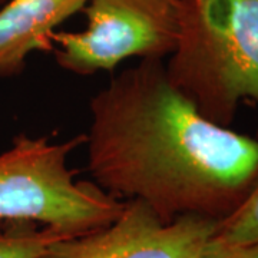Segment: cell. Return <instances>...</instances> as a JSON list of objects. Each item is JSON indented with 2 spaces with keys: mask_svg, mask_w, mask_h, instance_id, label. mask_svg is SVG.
<instances>
[{
  "mask_svg": "<svg viewBox=\"0 0 258 258\" xmlns=\"http://www.w3.org/2000/svg\"><path fill=\"white\" fill-rule=\"evenodd\" d=\"M88 169L103 191L139 200L169 222L221 221L258 184V141L203 116L166 76L141 60L93 95Z\"/></svg>",
  "mask_w": 258,
  "mask_h": 258,
  "instance_id": "obj_1",
  "label": "cell"
},
{
  "mask_svg": "<svg viewBox=\"0 0 258 258\" xmlns=\"http://www.w3.org/2000/svg\"><path fill=\"white\" fill-rule=\"evenodd\" d=\"M166 76L198 112L230 126L258 105V0H182Z\"/></svg>",
  "mask_w": 258,
  "mask_h": 258,
  "instance_id": "obj_2",
  "label": "cell"
},
{
  "mask_svg": "<svg viewBox=\"0 0 258 258\" xmlns=\"http://www.w3.org/2000/svg\"><path fill=\"white\" fill-rule=\"evenodd\" d=\"M85 135L64 142L19 135L0 154V221L35 222L81 235L115 221L125 207L89 181H76L68 158Z\"/></svg>",
  "mask_w": 258,
  "mask_h": 258,
  "instance_id": "obj_3",
  "label": "cell"
},
{
  "mask_svg": "<svg viewBox=\"0 0 258 258\" xmlns=\"http://www.w3.org/2000/svg\"><path fill=\"white\" fill-rule=\"evenodd\" d=\"M182 0H88L82 32L52 35L57 64L79 76L113 71L128 57L164 60L179 35Z\"/></svg>",
  "mask_w": 258,
  "mask_h": 258,
  "instance_id": "obj_4",
  "label": "cell"
},
{
  "mask_svg": "<svg viewBox=\"0 0 258 258\" xmlns=\"http://www.w3.org/2000/svg\"><path fill=\"white\" fill-rule=\"evenodd\" d=\"M218 221L201 215L161 220L139 200L111 224L52 244L42 258H201Z\"/></svg>",
  "mask_w": 258,
  "mask_h": 258,
  "instance_id": "obj_5",
  "label": "cell"
},
{
  "mask_svg": "<svg viewBox=\"0 0 258 258\" xmlns=\"http://www.w3.org/2000/svg\"><path fill=\"white\" fill-rule=\"evenodd\" d=\"M88 0H10L0 9V79L23 72L33 52H53L52 35Z\"/></svg>",
  "mask_w": 258,
  "mask_h": 258,
  "instance_id": "obj_6",
  "label": "cell"
},
{
  "mask_svg": "<svg viewBox=\"0 0 258 258\" xmlns=\"http://www.w3.org/2000/svg\"><path fill=\"white\" fill-rule=\"evenodd\" d=\"M66 237L74 235L35 222L0 221V258H42Z\"/></svg>",
  "mask_w": 258,
  "mask_h": 258,
  "instance_id": "obj_7",
  "label": "cell"
},
{
  "mask_svg": "<svg viewBox=\"0 0 258 258\" xmlns=\"http://www.w3.org/2000/svg\"><path fill=\"white\" fill-rule=\"evenodd\" d=\"M210 242L215 245L258 242V184L235 211L218 221Z\"/></svg>",
  "mask_w": 258,
  "mask_h": 258,
  "instance_id": "obj_8",
  "label": "cell"
},
{
  "mask_svg": "<svg viewBox=\"0 0 258 258\" xmlns=\"http://www.w3.org/2000/svg\"><path fill=\"white\" fill-rule=\"evenodd\" d=\"M201 258H258V242L241 245L208 244Z\"/></svg>",
  "mask_w": 258,
  "mask_h": 258,
  "instance_id": "obj_9",
  "label": "cell"
},
{
  "mask_svg": "<svg viewBox=\"0 0 258 258\" xmlns=\"http://www.w3.org/2000/svg\"><path fill=\"white\" fill-rule=\"evenodd\" d=\"M0 2H2V0H0Z\"/></svg>",
  "mask_w": 258,
  "mask_h": 258,
  "instance_id": "obj_10",
  "label": "cell"
}]
</instances>
